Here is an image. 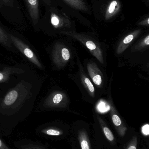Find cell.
Instances as JSON below:
<instances>
[{"mask_svg": "<svg viewBox=\"0 0 149 149\" xmlns=\"http://www.w3.org/2000/svg\"><path fill=\"white\" fill-rule=\"evenodd\" d=\"M60 34L66 35L79 41L84 45L100 63L104 64L103 52L99 45L86 35L74 31H62Z\"/></svg>", "mask_w": 149, "mask_h": 149, "instance_id": "obj_1", "label": "cell"}, {"mask_svg": "<svg viewBox=\"0 0 149 149\" xmlns=\"http://www.w3.org/2000/svg\"><path fill=\"white\" fill-rule=\"evenodd\" d=\"M52 57L54 64L58 68L65 66L71 58L70 51L61 43L54 45L52 52Z\"/></svg>", "mask_w": 149, "mask_h": 149, "instance_id": "obj_2", "label": "cell"}, {"mask_svg": "<svg viewBox=\"0 0 149 149\" xmlns=\"http://www.w3.org/2000/svg\"><path fill=\"white\" fill-rule=\"evenodd\" d=\"M11 42L32 63L39 69H43V67L39 62L36 54L30 49L29 46L22 40L12 35H10Z\"/></svg>", "mask_w": 149, "mask_h": 149, "instance_id": "obj_3", "label": "cell"}, {"mask_svg": "<svg viewBox=\"0 0 149 149\" xmlns=\"http://www.w3.org/2000/svg\"><path fill=\"white\" fill-rule=\"evenodd\" d=\"M68 100L66 95L63 92L56 91L51 93L47 97L43 105L50 108H62L65 107Z\"/></svg>", "mask_w": 149, "mask_h": 149, "instance_id": "obj_4", "label": "cell"}, {"mask_svg": "<svg viewBox=\"0 0 149 149\" xmlns=\"http://www.w3.org/2000/svg\"><path fill=\"white\" fill-rule=\"evenodd\" d=\"M50 20L51 24L55 29L69 28L71 25V20L65 14L59 13L57 10L52 11Z\"/></svg>", "mask_w": 149, "mask_h": 149, "instance_id": "obj_5", "label": "cell"}, {"mask_svg": "<svg viewBox=\"0 0 149 149\" xmlns=\"http://www.w3.org/2000/svg\"><path fill=\"white\" fill-rule=\"evenodd\" d=\"M88 74L95 85L101 86L103 83V76L101 71L95 63L89 62L87 65Z\"/></svg>", "mask_w": 149, "mask_h": 149, "instance_id": "obj_6", "label": "cell"}, {"mask_svg": "<svg viewBox=\"0 0 149 149\" xmlns=\"http://www.w3.org/2000/svg\"><path fill=\"white\" fill-rule=\"evenodd\" d=\"M28 8L29 15L34 25L38 23L39 18L38 0H24Z\"/></svg>", "mask_w": 149, "mask_h": 149, "instance_id": "obj_7", "label": "cell"}, {"mask_svg": "<svg viewBox=\"0 0 149 149\" xmlns=\"http://www.w3.org/2000/svg\"><path fill=\"white\" fill-rule=\"evenodd\" d=\"M141 32V29H137L131 32L126 36L120 42L117 49V53L118 55L122 54L128 47L129 45L135 39Z\"/></svg>", "mask_w": 149, "mask_h": 149, "instance_id": "obj_8", "label": "cell"}, {"mask_svg": "<svg viewBox=\"0 0 149 149\" xmlns=\"http://www.w3.org/2000/svg\"><path fill=\"white\" fill-rule=\"evenodd\" d=\"M110 109L111 117L113 123L115 126V128L117 132L119 133V134L121 136H123L126 134L127 130V127L122 123L121 119L118 115L115 109L112 104L110 105Z\"/></svg>", "mask_w": 149, "mask_h": 149, "instance_id": "obj_9", "label": "cell"}, {"mask_svg": "<svg viewBox=\"0 0 149 149\" xmlns=\"http://www.w3.org/2000/svg\"><path fill=\"white\" fill-rule=\"evenodd\" d=\"M121 4L118 0L111 1L106 8L105 17L106 20H108L114 17L120 10Z\"/></svg>", "mask_w": 149, "mask_h": 149, "instance_id": "obj_10", "label": "cell"}, {"mask_svg": "<svg viewBox=\"0 0 149 149\" xmlns=\"http://www.w3.org/2000/svg\"><path fill=\"white\" fill-rule=\"evenodd\" d=\"M78 63L80 69V74L81 81L84 85L85 89L87 90L89 94L92 97H94L95 95V88L93 84L92 83L89 78L87 76L84 72V70L82 68L81 64L78 59Z\"/></svg>", "mask_w": 149, "mask_h": 149, "instance_id": "obj_11", "label": "cell"}, {"mask_svg": "<svg viewBox=\"0 0 149 149\" xmlns=\"http://www.w3.org/2000/svg\"><path fill=\"white\" fill-rule=\"evenodd\" d=\"M24 71L19 68L6 67L2 71H0V83L7 81L10 74H21L23 73Z\"/></svg>", "mask_w": 149, "mask_h": 149, "instance_id": "obj_12", "label": "cell"}, {"mask_svg": "<svg viewBox=\"0 0 149 149\" xmlns=\"http://www.w3.org/2000/svg\"><path fill=\"white\" fill-rule=\"evenodd\" d=\"M66 4L77 10L87 11L88 6L84 0H63Z\"/></svg>", "mask_w": 149, "mask_h": 149, "instance_id": "obj_13", "label": "cell"}, {"mask_svg": "<svg viewBox=\"0 0 149 149\" xmlns=\"http://www.w3.org/2000/svg\"><path fill=\"white\" fill-rule=\"evenodd\" d=\"M18 96L19 93L17 89H12L5 95L3 102V106L9 107L13 105L18 99Z\"/></svg>", "mask_w": 149, "mask_h": 149, "instance_id": "obj_14", "label": "cell"}, {"mask_svg": "<svg viewBox=\"0 0 149 149\" xmlns=\"http://www.w3.org/2000/svg\"><path fill=\"white\" fill-rule=\"evenodd\" d=\"M78 138L81 149H91L90 141L85 130H81L79 131Z\"/></svg>", "mask_w": 149, "mask_h": 149, "instance_id": "obj_15", "label": "cell"}, {"mask_svg": "<svg viewBox=\"0 0 149 149\" xmlns=\"http://www.w3.org/2000/svg\"><path fill=\"white\" fill-rule=\"evenodd\" d=\"M0 43L3 46L8 48H10L11 46V40H10V34L5 32L1 27H0Z\"/></svg>", "mask_w": 149, "mask_h": 149, "instance_id": "obj_16", "label": "cell"}, {"mask_svg": "<svg viewBox=\"0 0 149 149\" xmlns=\"http://www.w3.org/2000/svg\"><path fill=\"white\" fill-rule=\"evenodd\" d=\"M98 120L101 126L102 130L104 132V134L106 136V138L110 142L113 141L114 140V136L113 134V133L110 129L105 125V123L103 121V120L99 117H98Z\"/></svg>", "mask_w": 149, "mask_h": 149, "instance_id": "obj_17", "label": "cell"}, {"mask_svg": "<svg viewBox=\"0 0 149 149\" xmlns=\"http://www.w3.org/2000/svg\"><path fill=\"white\" fill-rule=\"evenodd\" d=\"M149 45V35H148L142 39L136 45L134 46L133 50L134 51L141 50L148 47Z\"/></svg>", "mask_w": 149, "mask_h": 149, "instance_id": "obj_18", "label": "cell"}, {"mask_svg": "<svg viewBox=\"0 0 149 149\" xmlns=\"http://www.w3.org/2000/svg\"><path fill=\"white\" fill-rule=\"evenodd\" d=\"M44 134L50 136H59L63 134V132L59 130L53 128L45 129L42 131Z\"/></svg>", "mask_w": 149, "mask_h": 149, "instance_id": "obj_19", "label": "cell"}, {"mask_svg": "<svg viewBox=\"0 0 149 149\" xmlns=\"http://www.w3.org/2000/svg\"><path fill=\"white\" fill-rule=\"evenodd\" d=\"M22 149H45L43 147L36 144L29 143L21 146Z\"/></svg>", "mask_w": 149, "mask_h": 149, "instance_id": "obj_20", "label": "cell"}, {"mask_svg": "<svg viewBox=\"0 0 149 149\" xmlns=\"http://www.w3.org/2000/svg\"><path fill=\"white\" fill-rule=\"evenodd\" d=\"M137 139L136 136L134 137L129 144L127 149H137Z\"/></svg>", "mask_w": 149, "mask_h": 149, "instance_id": "obj_21", "label": "cell"}, {"mask_svg": "<svg viewBox=\"0 0 149 149\" xmlns=\"http://www.w3.org/2000/svg\"><path fill=\"white\" fill-rule=\"evenodd\" d=\"M142 132L145 136H148L149 134V125L146 124L142 127Z\"/></svg>", "mask_w": 149, "mask_h": 149, "instance_id": "obj_22", "label": "cell"}, {"mask_svg": "<svg viewBox=\"0 0 149 149\" xmlns=\"http://www.w3.org/2000/svg\"><path fill=\"white\" fill-rule=\"evenodd\" d=\"M139 25L141 26H148L149 25V17H146L142 21L139 23Z\"/></svg>", "mask_w": 149, "mask_h": 149, "instance_id": "obj_23", "label": "cell"}, {"mask_svg": "<svg viewBox=\"0 0 149 149\" xmlns=\"http://www.w3.org/2000/svg\"><path fill=\"white\" fill-rule=\"evenodd\" d=\"M3 4L6 6H12L13 5L14 1L13 0H1Z\"/></svg>", "mask_w": 149, "mask_h": 149, "instance_id": "obj_24", "label": "cell"}, {"mask_svg": "<svg viewBox=\"0 0 149 149\" xmlns=\"http://www.w3.org/2000/svg\"><path fill=\"white\" fill-rule=\"evenodd\" d=\"M0 149H10L0 139Z\"/></svg>", "mask_w": 149, "mask_h": 149, "instance_id": "obj_25", "label": "cell"}, {"mask_svg": "<svg viewBox=\"0 0 149 149\" xmlns=\"http://www.w3.org/2000/svg\"><path fill=\"white\" fill-rule=\"evenodd\" d=\"M42 1H43V2L44 3H45L46 5L50 6V5L51 4L52 0H42Z\"/></svg>", "mask_w": 149, "mask_h": 149, "instance_id": "obj_26", "label": "cell"}]
</instances>
